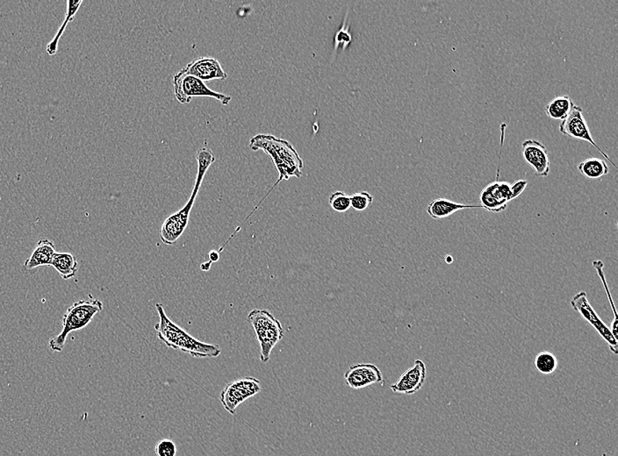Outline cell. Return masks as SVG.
Listing matches in <instances>:
<instances>
[{
  "label": "cell",
  "instance_id": "3",
  "mask_svg": "<svg viewBox=\"0 0 618 456\" xmlns=\"http://www.w3.org/2000/svg\"><path fill=\"white\" fill-rule=\"evenodd\" d=\"M103 310V303L101 300L94 299L89 295V300H79L68 308L62 318V329L57 336L49 342V347L53 352L64 350L66 341L69 334L84 329L93 321L94 316Z\"/></svg>",
  "mask_w": 618,
  "mask_h": 456
},
{
  "label": "cell",
  "instance_id": "14",
  "mask_svg": "<svg viewBox=\"0 0 618 456\" xmlns=\"http://www.w3.org/2000/svg\"><path fill=\"white\" fill-rule=\"evenodd\" d=\"M186 74L207 82L212 80H226L227 74L215 58L200 57L189 62L182 69Z\"/></svg>",
  "mask_w": 618,
  "mask_h": 456
},
{
  "label": "cell",
  "instance_id": "10",
  "mask_svg": "<svg viewBox=\"0 0 618 456\" xmlns=\"http://www.w3.org/2000/svg\"><path fill=\"white\" fill-rule=\"evenodd\" d=\"M499 173L500 168L495 181L485 186L480 196L481 207L496 213L505 211L511 201L510 183L499 182Z\"/></svg>",
  "mask_w": 618,
  "mask_h": 456
},
{
  "label": "cell",
  "instance_id": "15",
  "mask_svg": "<svg viewBox=\"0 0 618 456\" xmlns=\"http://www.w3.org/2000/svg\"><path fill=\"white\" fill-rule=\"evenodd\" d=\"M56 253L54 242L47 239H42L36 244L30 257L26 260L24 267L31 270L39 267L51 266Z\"/></svg>",
  "mask_w": 618,
  "mask_h": 456
},
{
  "label": "cell",
  "instance_id": "12",
  "mask_svg": "<svg viewBox=\"0 0 618 456\" xmlns=\"http://www.w3.org/2000/svg\"><path fill=\"white\" fill-rule=\"evenodd\" d=\"M522 152L524 159L536 175L546 178L551 171L549 156L546 147L536 139H525L522 143Z\"/></svg>",
  "mask_w": 618,
  "mask_h": 456
},
{
  "label": "cell",
  "instance_id": "11",
  "mask_svg": "<svg viewBox=\"0 0 618 456\" xmlns=\"http://www.w3.org/2000/svg\"><path fill=\"white\" fill-rule=\"evenodd\" d=\"M345 384L353 389H361L376 384H383V375L371 363L353 364L344 374Z\"/></svg>",
  "mask_w": 618,
  "mask_h": 456
},
{
  "label": "cell",
  "instance_id": "2",
  "mask_svg": "<svg viewBox=\"0 0 618 456\" xmlns=\"http://www.w3.org/2000/svg\"><path fill=\"white\" fill-rule=\"evenodd\" d=\"M156 309L159 315V322L154 326V330L158 339L168 348L186 353L194 358H215L222 354V348L218 345L195 339L185 329L171 321L165 314L163 304L157 303Z\"/></svg>",
  "mask_w": 618,
  "mask_h": 456
},
{
  "label": "cell",
  "instance_id": "17",
  "mask_svg": "<svg viewBox=\"0 0 618 456\" xmlns=\"http://www.w3.org/2000/svg\"><path fill=\"white\" fill-rule=\"evenodd\" d=\"M51 266L58 272L64 280L74 278L79 270V263L75 256L71 253H55Z\"/></svg>",
  "mask_w": 618,
  "mask_h": 456
},
{
  "label": "cell",
  "instance_id": "25",
  "mask_svg": "<svg viewBox=\"0 0 618 456\" xmlns=\"http://www.w3.org/2000/svg\"><path fill=\"white\" fill-rule=\"evenodd\" d=\"M154 452L157 456H176L178 454V448L174 440L162 439L156 445Z\"/></svg>",
  "mask_w": 618,
  "mask_h": 456
},
{
  "label": "cell",
  "instance_id": "1",
  "mask_svg": "<svg viewBox=\"0 0 618 456\" xmlns=\"http://www.w3.org/2000/svg\"><path fill=\"white\" fill-rule=\"evenodd\" d=\"M249 149L253 152L262 150L271 157L272 163L279 173V179L268 191L266 196L262 198V200L252 210L247 218L242 222L241 227L259 208L261 204L266 200L279 183L284 181V180L288 181L291 178H300L303 176L304 167L303 160L301 159L300 154H298L293 145L286 139H279L274 135L259 134L253 136L249 141Z\"/></svg>",
  "mask_w": 618,
  "mask_h": 456
},
{
  "label": "cell",
  "instance_id": "20",
  "mask_svg": "<svg viewBox=\"0 0 618 456\" xmlns=\"http://www.w3.org/2000/svg\"><path fill=\"white\" fill-rule=\"evenodd\" d=\"M578 170L585 178L600 179L609 174V169L605 160L600 158H588L578 165Z\"/></svg>",
  "mask_w": 618,
  "mask_h": 456
},
{
  "label": "cell",
  "instance_id": "28",
  "mask_svg": "<svg viewBox=\"0 0 618 456\" xmlns=\"http://www.w3.org/2000/svg\"><path fill=\"white\" fill-rule=\"evenodd\" d=\"M220 258V253L218 251H211L209 253V260H210L211 263H215Z\"/></svg>",
  "mask_w": 618,
  "mask_h": 456
},
{
  "label": "cell",
  "instance_id": "7",
  "mask_svg": "<svg viewBox=\"0 0 618 456\" xmlns=\"http://www.w3.org/2000/svg\"><path fill=\"white\" fill-rule=\"evenodd\" d=\"M201 180H195L192 195L184 207L178 212L168 217L164 220L160 229V239L164 244L171 246L176 244L182 236L184 232L189 225L191 212H192L195 200L202 185Z\"/></svg>",
  "mask_w": 618,
  "mask_h": 456
},
{
  "label": "cell",
  "instance_id": "19",
  "mask_svg": "<svg viewBox=\"0 0 618 456\" xmlns=\"http://www.w3.org/2000/svg\"><path fill=\"white\" fill-rule=\"evenodd\" d=\"M82 4V0H67V12H66L64 23H62L60 28H59L55 38L51 40V42H49L46 47L47 53L49 54L50 57H54L55 55L57 53L59 40H60L62 35H64L65 28L67 27L69 22L74 20L76 14L79 12Z\"/></svg>",
  "mask_w": 618,
  "mask_h": 456
},
{
  "label": "cell",
  "instance_id": "13",
  "mask_svg": "<svg viewBox=\"0 0 618 456\" xmlns=\"http://www.w3.org/2000/svg\"><path fill=\"white\" fill-rule=\"evenodd\" d=\"M426 377L425 363L422 360H415L414 365L407 370L395 384L390 386V389L393 392L399 394H415L425 385Z\"/></svg>",
  "mask_w": 618,
  "mask_h": 456
},
{
  "label": "cell",
  "instance_id": "9",
  "mask_svg": "<svg viewBox=\"0 0 618 456\" xmlns=\"http://www.w3.org/2000/svg\"><path fill=\"white\" fill-rule=\"evenodd\" d=\"M562 135L569 136L573 139H580V141L587 142L593 145L598 152L601 153L602 156H605L607 160L610 161L616 169L617 165L610 159L608 154L603 152L599 148L597 143L594 141L593 137L590 134V128H588L586 120L583 116V109L578 106H573L571 112L564 120L561 121L560 127H558Z\"/></svg>",
  "mask_w": 618,
  "mask_h": 456
},
{
  "label": "cell",
  "instance_id": "27",
  "mask_svg": "<svg viewBox=\"0 0 618 456\" xmlns=\"http://www.w3.org/2000/svg\"><path fill=\"white\" fill-rule=\"evenodd\" d=\"M352 36L349 34L347 29H344V28L340 29L338 31L336 36V45L337 47L338 45H341L342 47H347L349 43H351Z\"/></svg>",
  "mask_w": 618,
  "mask_h": 456
},
{
  "label": "cell",
  "instance_id": "22",
  "mask_svg": "<svg viewBox=\"0 0 618 456\" xmlns=\"http://www.w3.org/2000/svg\"><path fill=\"white\" fill-rule=\"evenodd\" d=\"M535 367L543 375H551L558 369V359L553 353L543 351L539 353L535 358Z\"/></svg>",
  "mask_w": 618,
  "mask_h": 456
},
{
  "label": "cell",
  "instance_id": "29",
  "mask_svg": "<svg viewBox=\"0 0 618 456\" xmlns=\"http://www.w3.org/2000/svg\"><path fill=\"white\" fill-rule=\"evenodd\" d=\"M211 264L212 263L210 262V261H209V262L202 263L201 266V270L208 271L210 270Z\"/></svg>",
  "mask_w": 618,
  "mask_h": 456
},
{
  "label": "cell",
  "instance_id": "8",
  "mask_svg": "<svg viewBox=\"0 0 618 456\" xmlns=\"http://www.w3.org/2000/svg\"><path fill=\"white\" fill-rule=\"evenodd\" d=\"M571 305L576 312H578L581 317L594 327L595 330L602 337V339L608 344L610 351L617 355L618 341L614 338L609 327L602 321L597 312L592 307L588 300L587 293L580 292L573 297Z\"/></svg>",
  "mask_w": 618,
  "mask_h": 456
},
{
  "label": "cell",
  "instance_id": "23",
  "mask_svg": "<svg viewBox=\"0 0 618 456\" xmlns=\"http://www.w3.org/2000/svg\"><path fill=\"white\" fill-rule=\"evenodd\" d=\"M330 207L337 212H345L351 208V198L344 191H335L330 196Z\"/></svg>",
  "mask_w": 618,
  "mask_h": 456
},
{
  "label": "cell",
  "instance_id": "21",
  "mask_svg": "<svg viewBox=\"0 0 618 456\" xmlns=\"http://www.w3.org/2000/svg\"><path fill=\"white\" fill-rule=\"evenodd\" d=\"M593 267L595 270H597L598 277L601 279L602 284L603 285V288H605V292L607 293V297H608L610 307H612L614 319L612 323V327H610V331H612V336L615 338L616 340L618 341V315L617 312V308L615 303H614V300L612 299V294H610L609 285L607 284L606 277L605 274V264L600 260H595L593 262Z\"/></svg>",
  "mask_w": 618,
  "mask_h": 456
},
{
  "label": "cell",
  "instance_id": "6",
  "mask_svg": "<svg viewBox=\"0 0 618 456\" xmlns=\"http://www.w3.org/2000/svg\"><path fill=\"white\" fill-rule=\"evenodd\" d=\"M261 392V382L252 377H245L226 384L220 395L224 409L231 415L235 414L237 407L246 400L253 398Z\"/></svg>",
  "mask_w": 618,
  "mask_h": 456
},
{
  "label": "cell",
  "instance_id": "5",
  "mask_svg": "<svg viewBox=\"0 0 618 456\" xmlns=\"http://www.w3.org/2000/svg\"><path fill=\"white\" fill-rule=\"evenodd\" d=\"M174 89L176 101L182 105L189 104L193 98L198 97L215 99L223 106H229L232 101L230 96L216 93L208 88L203 81L186 74L183 69L174 76Z\"/></svg>",
  "mask_w": 618,
  "mask_h": 456
},
{
  "label": "cell",
  "instance_id": "26",
  "mask_svg": "<svg viewBox=\"0 0 618 456\" xmlns=\"http://www.w3.org/2000/svg\"><path fill=\"white\" fill-rule=\"evenodd\" d=\"M527 186L528 182L522 179L517 180L512 185H510L511 200H516V198L520 197Z\"/></svg>",
  "mask_w": 618,
  "mask_h": 456
},
{
  "label": "cell",
  "instance_id": "24",
  "mask_svg": "<svg viewBox=\"0 0 618 456\" xmlns=\"http://www.w3.org/2000/svg\"><path fill=\"white\" fill-rule=\"evenodd\" d=\"M349 198H351V207L359 212L365 211L373 205V197L367 191L353 193Z\"/></svg>",
  "mask_w": 618,
  "mask_h": 456
},
{
  "label": "cell",
  "instance_id": "16",
  "mask_svg": "<svg viewBox=\"0 0 618 456\" xmlns=\"http://www.w3.org/2000/svg\"><path fill=\"white\" fill-rule=\"evenodd\" d=\"M483 208L481 205H471L457 203L446 198H439L432 200L427 207V212L432 219L442 220L466 209Z\"/></svg>",
  "mask_w": 618,
  "mask_h": 456
},
{
  "label": "cell",
  "instance_id": "4",
  "mask_svg": "<svg viewBox=\"0 0 618 456\" xmlns=\"http://www.w3.org/2000/svg\"><path fill=\"white\" fill-rule=\"evenodd\" d=\"M247 319L259 342L260 361L266 363L269 361L276 345L284 337V329L281 321L264 309H254L249 312Z\"/></svg>",
  "mask_w": 618,
  "mask_h": 456
},
{
  "label": "cell",
  "instance_id": "18",
  "mask_svg": "<svg viewBox=\"0 0 618 456\" xmlns=\"http://www.w3.org/2000/svg\"><path fill=\"white\" fill-rule=\"evenodd\" d=\"M575 106L569 96H558L551 99L544 108L548 118L554 120H564Z\"/></svg>",
  "mask_w": 618,
  "mask_h": 456
}]
</instances>
